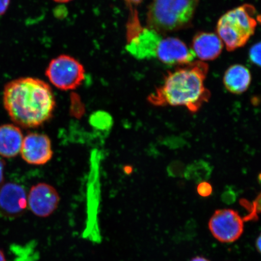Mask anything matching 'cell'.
Here are the masks:
<instances>
[{"label": "cell", "mask_w": 261, "mask_h": 261, "mask_svg": "<svg viewBox=\"0 0 261 261\" xmlns=\"http://www.w3.org/2000/svg\"><path fill=\"white\" fill-rule=\"evenodd\" d=\"M53 1L58 3H67L72 1V0H53Z\"/></svg>", "instance_id": "603a6c76"}, {"label": "cell", "mask_w": 261, "mask_h": 261, "mask_svg": "<svg viewBox=\"0 0 261 261\" xmlns=\"http://www.w3.org/2000/svg\"><path fill=\"white\" fill-rule=\"evenodd\" d=\"M28 207V195L21 186L7 182L0 187V216L15 219L21 216Z\"/></svg>", "instance_id": "9c48e42d"}, {"label": "cell", "mask_w": 261, "mask_h": 261, "mask_svg": "<svg viewBox=\"0 0 261 261\" xmlns=\"http://www.w3.org/2000/svg\"><path fill=\"white\" fill-rule=\"evenodd\" d=\"M11 0H0V16L4 15L8 11Z\"/></svg>", "instance_id": "2e32d148"}, {"label": "cell", "mask_w": 261, "mask_h": 261, "mask_svg": "<svg viewBox=\"0 0 261 261\" xmlns=\"http://www.w3.org/2000/svg\"><path fill=\"white\" fill-rule=\"evenodd\" d=\"M208 71V64L201 61L177 66L166 73L162 86L148 96L149 102L156 107H185L197 112L211 97L204 84Z\"/></svg>", "instance_id": "7a4b0ae2"}, {"label": "cell", "mask_w": 261, "mask_h": 261, "mask_svg": "<svg viewBox=\"0 0 261 261\" xmlns=\"http://www.w3.org/2000/svg\"><path fill=\"white\" fill-rule=\"evenodd\" d=\"M252 82V75L248 68L241 64L228 67L223 77V83L229 92L240 94L246 91Z\"/></svg>", "instance_id": "4fadbf2b"}, {"label": "cell", "mask_w": 261, "mask_h": 261, "mask_svg": "<svg viewBox=\"0 0 261 261\" xmlns=\"http://www.w3.org/2000/svg\"><path fill=\"white\" fill-rule=\"evenodd\" d=\"M85 75L84 65L67 55H61L53 59L45 70L49 81L57 89L64 91L73 90L81 86Z\"/></svg>", "instance_id": "5b68a950"}, {"label": "cell", "mask_w": 261, "mask_h": 261, "mask_svg": "<svg viewBox=\"0 0 261 261\" xmlns=\"http://www.w3.org/2000/svg\"><path fill=\"white\" fill-rule=\"evenodd\" d=\"M20 153L22 159L32 165L46 164L51 161L54 154L50 138L44 134L38 133L26 135Z\"/></svg>", "instance_id": "ba28073f"}, {"label": "cell", "mask_w": 261, "mask_h": 261, "mask_svg": "<svg viewBox=\"0 0 261 261\" xmlns=\"http://www.w3.org/2000/svg\"><path fill=\"white\" fill-rule=\"evenodd\" d=\"M190 261H210L206 258H205L204 257L201 256H197L194 257V258L192 259Z\"/></svg>", "instance_id": "44dd1931"}, {"label": "cell", "mask_w": 261, "mask_h": 261, "mask_svg": "<svg viewBox=\"0 0 261 261\" xmlns=\"http://www.w3.org/2000/svg\"><path fill=\"white\" fill-rule=\"evenodd\" d=\"M155 57L163 64L181 66L192 63L196 57L192 49L180 39L167 37L160 41Z\"/></svg>", "instance_id": "30bf717a"}, {"label": "cell", "mask_w": 261, "mask_h": 261, "mask_svg": "<svg viewBox=\"0 0 261 261\" xmlns=\"http://www.w3.org/2000/svg\"><path fill=\"white\" fill-rule=\"evenodd\" d=\"M256 249L261 254V233L257 238L256 243Z\"/></svg>", "instance_id": "d6986e66"}, {"label": "cell", "mask_w": 261, "mask_h": 261, "mask_svg": "<svg viewBox=\"0 0 261 261\" xmlns=\"http://www.w3.org/2000/svg\"><path fill=\"white\" fill-rule=\"evenodd\" d=\"M255 205L257 210L261 212V194L258 196V197L256 198Z\"/></svg>", "instance_id": "ffe728a7"}, {"label": "cell", "mask_w": 261, "mask_h": 261, "mask_svg": "<svg viewBox=\"0 0 261 261\" xmlns=\"http://www.w3.org/2000/svg\"><path fill=\"white\" fill-rule=\"evenodd\" d=\"M5 166L6 162L3 159H0V187L4 182Z\"/></svg>", "instance_id": "e0dca14e"}, {"label": "cell", "mask_w": 261, "mask_h": 261, "mask_svg": "<svg viewBox=\"0 0 261 261\" xmlns=\"http://www.w3.org/2000/svg\"><path fill=\"white\" fill-rule=\"evenodd\" d=\"M224 46L223 41L217 34L200 32L194 36L191 49L200 61H213L219 57Z\"/></svg>", "instance_id": "8fae6325"}, {"label": "cell", "mask_w": 261, "mask_h": 261, "mask_svg": "<svg viewBox=\"0 0 261 261\" xmlns=\"http://www.w3.org/2000/svg\"><path fill=\"white\" fill-rule=\"evenodd\" d=\"M125 2L127 5L130 6H138L143 2V0H123Z\"/></svg>", "instance_id": "ac0fdd59"}, {"label": "cell", "mask_w": 261, "mask_h": 261, "mask_svg": "<svg viewBox=\"0 0 261 261\" xmlns=\"http://www.w3.org/2000/svg\"><path fill=\"white\" fill-rule=\"evenodd\" d=\"M0 261H6L5 254L1 249H0Z\"/></svg>", "instance_id": "7402d4cb"}, {"label": "cell", "mask_w": 261, "mask_h": 261, "mask_svg": "<svg viewBox=\"0 0 261 261\" xmlns=\"http://www.w3.org/2000/svg\"><path fill=\"white\" fill-rule=\"evenodd\" d=\"M261 23V15L252 5L245 4L230 10L221 16L217 24V34L228 51L243 47Z\"/></svg>", "instance_id": "277c9868"}, {"label": "cell", "mask_w": 261, "mask_h": 261, "mask_svg": "<svg viewBox=\"0 0 261 261\" xmlns=\"http://www.w3.org/2000/svg\"><path fill=\"white\" fill-rule=\"evenodd\" d=\"M249 58L252 63L261 67V41L257 42L250 48Z\"/></svg>", "instance_id": "5bb4252c"}, {"label": "cell", "mask_w": 261, "mask_h": 261, "mask_svg": "<svg viewBox=\"0 0 261 261\" xmlns=\"http://www.w3.org/2000/svg\"><path fill=\"white\" fill-rule=\"evenodd\" d=\"M199 0H152L146 14L148 28L160 35L190 28Z\"/></svg>", "instance_id": "3957f363"}, {"label": "cell", "mask_w": 261, "mask_h": 261, "mask_svg": "<svg viewBox=\"0 0 261 261\" xmlns=\"http://www.w3.org/2000/svg\"><path fill=\"white\" fill-rule=\"evenodd\" d=\"M3 104L10 118L16 125L36 128L51 119L56 100L47 83L38 78L27 77L6 84Z\"/></svg>", "instance_id": "6da1fadb"}, {"label": "cell", "mask_w": 261, "mask_h": 261, "mask_svg": "<svg viewBox=\"0 0 261 261\" xmlns=\"http://www.w3.org/2000/svg\"><path fill=\"white\" fill-rule=\"evenodd\" d=\"M197 192L201 197H208L212 192V186L207 182H202L198 186Z\"/></svg>", "instance_id": "9a60e30c"}, {"label": "cell", "mask_w": 261, "mask_h": 261, "mask_svg": "<svg viewBox=\"0 0 261 261\" xmlns=\"http://www.w3.org/2000/svg\"><path fill=\"white\" fill-rule=\"evenodd\" d=\"M60 197L52 186L40 182L33 186L28 196V205L33 214L46 218L57 210Z\"/></svg>", "instance_id": "52a82bcc"}, {"label": "cell", "mask_w": 261, "mask_h": 261, "mask_svg": "<svg viewBox=\"0 0 261 261\" xmlns=\"http://www.w3.org/2000/svg\"><path fill=\"white\" fill-rule=\"evenodd\" d=\"M208 228L212 236L220 242L233 243L242 236L244 222L236 211L230 208L218 210L208 222Z\"/></svg>", "instance_id": "8992f818"}, {"label": "cell", "mask_w": 261, "mask_h": 261, "mask_svg": "<svg viewBox=\"0 0 261 261\" xmlns=\"http://www.w3.org/2000/svg\"><path fill=\"white\" fill-rule=\"evenodd\" d=\"M23 135L18 126L13 124L0 126V156L15 158L21 151Z\"/></svg>", "instance_id": "7c38bea8"}]
</instances>
